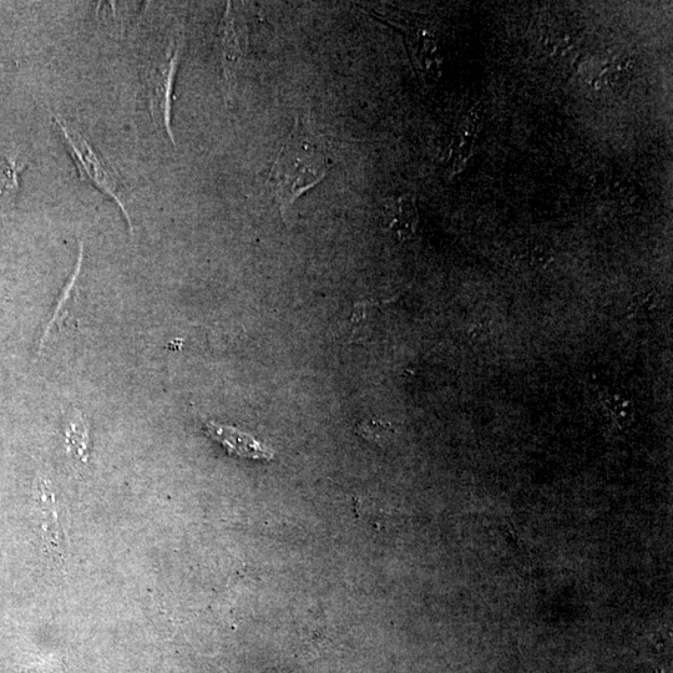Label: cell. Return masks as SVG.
I'll list each match as a JSON object with an SVG mask.
<instances>
[{
	"label": "cell",
	"mask_w": 673,
	"mask_h": 673,
	"mask_svg": "<svg viewBox=\"0 0 673 673\" xmlns=\"http://www.w3.org/2000/svg\"><path fill=\"white\" fill-rule=\"evenodd\" d=\"M331 165L322 140L310 126L296 121L271 171L270 186L283 217L297 199L326 179Z\"/></svg>",
	"instance_id": "1"
},
{
	"label": "cell",
	"mask_w": 673,
	"mask_h": 673,
	"mask_svg": "<svg viewBox=\"0 0 673 673\" xmlns=\"http://www.w3.org/2000/svg\"><path fill=\"white\" fill-rule=\"evenodd\" d=\"M54 123L58 125L60 134L67 144L70 156H72L79 172L80 179L90 181L91 184L98 187L101 192L108 195L110 199L116 202L119 209L123 211L129 229L133 232V222H131L128 209H126L123 200V194L120 191V182L118 174L113 168L106 164L105 159L91 145L90 141L80 133V131L69 123L62 116H54Z\"/></svg>",
	"instance_id": "2"
},
{
	"label": "cell",
	"mask_w": 673,
	"mask_h": 673,
	"mask_svg": "<svg viewBox=\"0 0 673 673\" xmlns=\"http://www.w3.org/2000/svg\"><path fill=\"white\" fill-rule=\"evenodd\" d=\"M181 48L180 40H172L163 55L151 60L144 70L151 118H153L155 125L160 126L165 131L174 146L176 141L174 131L171 129L172 91H174Z\"/></svg>",
	"instance_id": "3"
},
{
	"label": "cell",
	"mask_w": 673,
	"mask_h": 673,
	"mask_svg": "<svg viewBox=\"0 0 673 673\" xmlns=\"http://www.w3.org/2000/svg\"><path fill=\"white\" fill-rule=\"evenodd\" d=\"M205 432L215 442L220 443L227 450V453L234 457L252 459V460H271L275 452L265 447L252 437V435L241 432V430L229 427V425L207 422Z\"/></svg>",
	"instance_id": "4"
},
{
	"label": "cell",
	"mask_w": 673,
	"mask_h": 673,
	"mask_svg": "<svg viewBox=\"0 0 673 673\" xmlns=\"http://www.w3.org/2000/svg\"><path fill=\"white\" fill-rule=\"evenodd\" d=\"M387 231L399 241L412 239L418 225V210L413 196L403 195L388 201L383 212Z\"/></svg>",
	"instance_id": "5"
},
{
	"label": "cell",
	"mask_w": 673,
	"mask_h": 673,
	"mask_svg": "<svg viewBox=\"0 0 673 673\" xmlns=\"http://www.w3.org/2000/svg\"><path fill=\"white\" fill-rule=\"evenodd\" d=\"M220 49L225 83L227 90L230 91L232 84L235 82L237 70L240 68L242 55H244L242 54L239 32H237L234 14H232L231 3H227L226 12L221 22Z\"/></svg>",
	"instance_id": "6"
},
{
	"label": "cell",
	"mask_w": 673,
	"mask_h": 673,
	"mask_svg": "<svg viewBox=\"0 0 673 673\" xmlns=\"http://www.w3.org/2000/svg\"><path fill=\"white\" fill-rule=\"evenodd\" d=\"M43 500V518H44V539L47 541L49 550L54 554H62V536H60V526L58 521L57 509L54 508V499L50 493L47 483L40 485Z\"/></svg>",
	"instance_id": "7"
},
{
	"label": "cell",
	"mask_w": 673,
	"mask_h": 673,
	"mask_svg": "<svg viewBox=\"0 0 673 673\" xmlns=\"http://www.w3.org/2000/svg\"><path fill=\"white\" fill-rule=\"evenodd\" d=\"M23 166L17 160H9L8 165L0 169V209L12 205L19 190V172Z\"/></svg>",
	"instance_id": "8"
},
{
	"label": "cell",
	"mask_w": 673,
	"mask_h": 673,
	"mask_svg": "<svg viewBox=\"0 0 673 673\" xmlns=\"http://www.w3.org/2000/svg\"><path fill=\"white\" fill-rule=\"evenodd\" d=\"M67 437L69 452L73 450L77 457L85 460L84 454L86 453L88 433H86V427L82 418L79 417V422L70 424Z\"/></svg>",
	"instance_id": "9"
}]
</instances>
